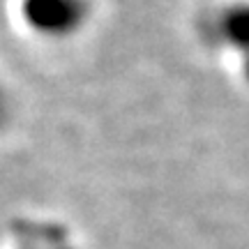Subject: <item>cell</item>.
Returning <instances> with one entry per match:
<instances>
[{
  "mask_svg": "<svg viewBox=\"0 0 249 249\" xmlns=\"http://www.w3.org/2000/svg\"><path fill=\"white\" fill-rule=\"evenodd\" d=\"M18 17L23 26L44 39H70L88 26L90 0H21Z\"/></svg>",
  "mask_w": 249,
  "mask_h": 249,
  "instance_id": "1",
  "label": "cell"
},
{
  "mask_svg": "<svg viewBox=\"0 0 249 249\" xmlns=\"http://www.w3.org/2000/svg\"><path fill=\"white\" fill-rule=\"evenodd\" d=\"M247 7L245 5H229L203 23L208 39L226 49H245L247 44Z\"/></svg>",
  "mask_w": 249,
  "mask_h": 249,
  "instance_id": "2",
  "label": "cell"
},
{
  "mask_svg": "<svg viewBox=\"0 0 249 249\" xmlns=\"http://www.w3.org/2000/svg\"><path fill=\"white\" fill-rule=\"evenodd\" d=\"M9 116H12V102H9V95L7 90L0 86V129L7 124Z\"/></svg>",
  "mask_w": 249,
  "mask_h": 249,
  "instance_id": "3",
  "label": "cell"
}]
</instances>
